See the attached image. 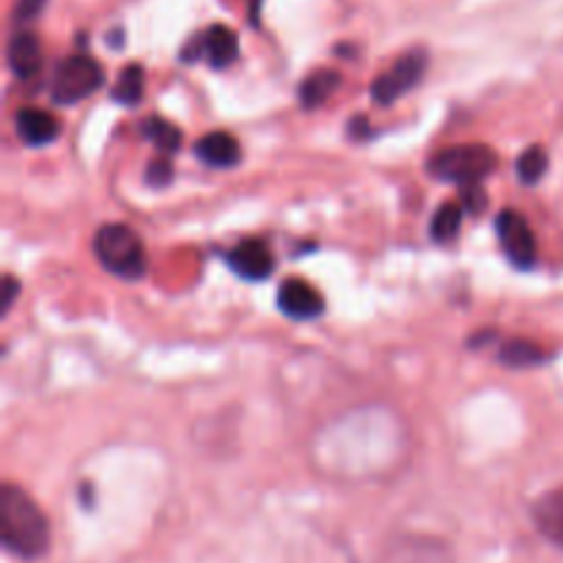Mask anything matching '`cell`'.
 <instances>
[{
    "instance_id": "cell-14",
    "label": "cell",
    "mask_w": 563,
    "mask_h": 563,
    "mask_svg": "<svg viewBox=\"0 0 563 563\" xmlns=\"http://www.w3.org/2000/svg\"><path fill=\"white\" fill-rule=\"evenodd\" d=\"M195 157L204 159L209 168H234L242 159L240 141L231 132H206L199 143H195Z\"/></svg>"
},
{
    "instance_id": "cell-6",
    "label": "cell",
    "mask_w": 563,
    "mask_h": 563,
    "mask_svg": "<svg viewBox=\"0 0 563 563\" xmlns=\"http://www.w3.org/2000/svg\"><path fill=\"white\" fill-rule=\"evenodd\" d=\"M236 59H240V39L229 25H209L199 36H193L188 41V48L182 50L184 64L206 61L212 69H226Z\"/></svg>"
},
{
    "instance_id": "cell-16",
    "label": "cell",
    "mask_w": 563,
    "mask_h": 563,
    "mask_svg": "<svg viewBox=\"0 0 563 563\" xmlns=\"http://www.w3.org/2000/svg\"><path fill=\"white\" fill-rule=\"evenodd\" d=\"M143 86H146V72L141 64L124 66L121 75H118L116 86H113V100L118 105L136 107L143 100Z\"/></svg>"
},
{
    "instance_id": "cell-24",
    "label": "cell",
    "mask_w": 563,
    "mask_h": 563,
    "mask_svg": "<svg viewBox=\"0 0 563 563\" xmlns=\"http://www.w3.org/2000/svg\"><path fill=\"white\" fill-rule=\"evenodd\" d=\"M17 294H20L17 278H12V276L3 278V294H0V308H3V314L14 306V297H17Z\"/></svg>"
},
{
    "instance_id": "cell-15",
    "label": "cell",
    "mask_w": 563,
    "mask_h": 563,
    "mask_svg": "<svg viewBox=\"0 0 563 563\" xmlns=\"http://www.w3.org/2000/svg\"><path fill=\"white\" fill-rule=\"evenodd\" d=\"M338 86H341L338 72L317 69L314 75H308L306 80H303V86H299V102H303V107L314 111V107L324 105V102L335 94Z\"/></svg>"
},
{
    "instance_id": "cell-8",
    "label": "cell",
    "mask_w": 563,
    "mask_h": 563,
    "mask_svg": "<svg viewBox=\"0 0 563 563\" xmlns=\"http://www.w3.org/2000/svg\"><path fill=\"white\" fill-rule=\"evenodd\" d=\"M278 308H281V314H286L289 319L311 322V319H319L324 314V297L319 289L311 286V283L292 278V281H286L278 289Z\"/></svg>"
},
{
    "instance_id": "cell-12",
    "label": "cell",
    "mask_w": 563,
    "mask_h": 563,
    "mask_svg": "<svg viewBox=\"0 0 563 563\" xmlns=\"http://www.w3.org/2000/svg\"><path fill=\"white\" fill-rule=\"evenodd\" d=\"M7 61H9V69H12L20 80H28V77L39 75L41 69L39 36L30 34V30H14L12 39H9Z\"/></svg>"
},
{
    "instance_id": "cell-19",
    "label": "cell",
    "mask_w": 563,
    "mask_h": 563,
    "mask_svg": "<svg viewBox=\"0 0 563 563\" xmlns=\"http://www.w3.org/2000/svg\"><path fill=\"white\" fill-rule=\"evenodd\" d=\"M462 218H464V209L462 204H443L440 209L435 212V218H432V240L435 242H451L453 236L459 234L462 229Z\"/></svg>"
},
{
    "instance_id": "cell-5",
    "label": "cell",
    "mask_w": 563,
    "mask_h": 563,
    "mask_svg": "<svg viewBox=\"0 0 563 563\" xmlns=\"http://www.w3.org/2000/svg\"><path fill=\"white\" fill-rule=\"evenodd\" d=\"M426 64H428L426 50H410V53H405L394 66H391V69L382 72V75L371 82V100L382 107L394 105L396 100L410 94L418 82L423 80Z\"/></svg>"
},
{
    "instance_id": "cell-17",
    "label": "cell",
    "mask_w": 563,
    "mask_h": 563,
    "mask_svg": "<svg viewBox=\"0 0 563 563\" xmlns=\"http://www.w3.org/2000/svg\"><path fill=\"white\" fill-rule=\"evenodd\" d=\"M143 136L149 138V141L157 146V152H163L165 157H170V154H177L179 146H182V132H179V127H174L170 121H165V118H146V121L141 124Z\"/></svg>"
},
{
    "instance_id": "cell-18",
    "label": "cell",
    "mask_w": 563,
    "mask_h": 563,
    "mask_svg": "<svg viewBox=\"0 0 563 563\" xmlns=\"http://www.w3.org/2000/svg\"><path fill=\"white\" fill-rule=\"evenodd\" d=\"M547 355L541 353V346L530 344V341H509V344H503V349H500V360H503L506 366H511V369H530V366H539L545 363Z\"/></svg>"
},
{
    "instance_id": "cell-13",
    "label": "cell",
    "mask_w": 563,
    "mask_h": 563,
    "mask_svg": "<svg viewBox=\"0 0 563 563\" xmlns=\"http://www.w3.org/2000/svg\"><path fill=\"white\" fill-rule=\"evenodd\" d=\"M534 525L552 547L563 550V487L545 492L530 509Z\"/></svg>"
},
{
    "instance_id": "cell-20",
    "label": "cell",
    "mask_w": 563,
    "mask_h": 563,
    "mask_svg": "<svg viewBox=\"0 0 563 563\" xmlns=\"http://www.w3.org/2000/svg\"><path fill=\"white\" fill-rule=\"evenodd\" d=\"M547 163H550V159H547V152L541 146L525 149V152L520 154V159H516V177H520V182L523 184L541 182Z\"/></svg>"
},
{
    "instance_id": "cell-4",
    "label": "cell",
    "mask_w": 563,
    "mask_h": 563,
    "mask_svg": "<svg viewBox=\"0 0 563 563\" xmlns=\"http://www.w3.org/2000/svg\"><path fill=\"white\" fill-rule=\"evenodd\" d=\"M105 82V72L91 55H69L53 72L50 94L59 105H77L86 97L97 94Z\"/></svg>"
},
{
    "instance_id": "cell-3",
    "label": "cell",
    "mask_w": 563,
    "mask_h": 563,
    "mask_svg": "<svg viewBox=\"0 0 563 563\" xmlns=\"http://www.w3.org/2000/svg\"><path fill=\"white\" fill-rule=\"evenodd\" d=\"M498 168V154L484 143H468V146H451L437 152L428 159V174L440 182L459 184V188H475Z\"/></svg>"
},
{
    "instance_id": "cell-11",
    "label": "cell",
    "mask_w": 563,
    "mask_h": 563,
    "mask_svg": "<svg viewBox=\"0 0 563 563\" xmlns=\"http://www.w3.org/2000/svg\"><path fill=\"white\" fill-rule=\"evenodd\" d=\"M14 127H17L20 141H25L28 146H50L61 136L59 116L41 111V107H20L17 116H14Z\"/></svg>"
},
{
    "instance_id": "cell-2",
    "label": "cell",
    "mask_w": 563,
    "mask_h": 563,
    "mask_svg": "<svg viewBox=\"0 0 563 563\" xmlns=\"http://www.w3.org/2000/svg\"><path fill=\"white\" fill-rule=\"evenodd\" d=\"M94 253L100 265L121 281H138L146 276V247L127 226H102L94 236Z\"/></svg>"
},
{
    "instance_id": "cell-23",
    "label": "cell",
    "mask_w": 563,
    "mask_h": 563,
    "mask_svg": "<svg viewBox=\"0 0 563 563\" xmlns=\"http://www.w3.org/2000/svg\"><path fill=\"white\" fill-rule=\"evenodd\" d=\"M487 206V195H482L478 184L475 188H462V209L464 212H482Z\"/></svg>"
},
{
    "instance_id": "cell-1",
    "label": "cell",
    "mask_w": 563,
    "mask_h": 563,
    "mask_svg": "<svg viewBox=\"0 0 563 563\" xmlns=\"http://www.w3.org/2000/svg\"><path fill=\"white\" fill-rule=\"evenodd\" d=\"M0 539L23 561H36L50 550L48 516L17 484L0 487Z\"/></svg>"
},
{
    "instance_id": "cell-21",
    "label": "cell",
    "mask_w": 563,
    "mask_h": 563,
    "mask_svg": "<svg viewBox=\"0 0 563 563\" xmlns=\"http://www.w3.org/2000/svg\"><path fill=\"white\" fill-rule=\"evenodd\" d=\"M170 179H174V165H170L168 157H159L154 159V163H149L146 182L152 184V188H165V184H170Z\"/></svg>"
},
{
    "instance_id": "cell-25",
    "label": "cell",
    "mask_w": 563,
    "mask_h": 563,
    "mask_svg": "<svg viewBox=\"0 0 563 563\" xmlns=\"http://www.w3.org/2000/svg\"><path fill=\"white\" fill-rule=\"evenodd\" d=\"M258 7V0H253V9H256Z\"/></svg>"
},
{
    "instance_id": "cell-22",
    "label": "cell",
    "mask_w": 563,
    "mask_h": 563,
    "mask_svg": "<svg viewBox=\"0 0 563 563\" xmlns=\"http://www.w3.org/2000/svg\"><path fill=\"white\" fill-rule=\"evenodd\" d=\"M44 3H48V0H17V3H14L12 20L14 23H30V20L39 17Z\"/></svg>"
},
{
    "instance_id": "cell-7",
    "label": "cell",
    "mask_w": 563,
    "mask_h": 563,
    "mask_svg": "<svg viewBox=\"0 0 563 563\" xmlns=\"http://www.w3.org/2000/svg\"><path fill=\"white\" fill-rule=\"evenodd\" d=\"M495 231H498V240L503 253L509 256V261L520 270H530L539 258V245H536L534 229L528 226V220L514 209H503L495 218Z\"/></svg>"
},
{
    "instance_id": "cell-9",
    "label": "cell",
    "mask_w": 563,
    "mask_h": 563,
    "mask_svg": "<svg viewBox=\"0 0 563 563\" xmlns=\"http://www.w3.org/2000/svg\"><path fill=\"white\" fill-rule=\"evenodd\" d=\"M382 563H451V550L437 539L407 536L387 545Z\"/></svg>"
},
{
    "instance_id": "cell-10",
    "label": "cell",
    "mask_w": 563,
    "mask_h": 563,
    "mask_svg": "<svg viewBox=\"0 0 563 563\" xmlns=\"http://www.w3.org/2000/svg\"><path fill=\"white\" fill-rule=\"evenodd\" d=\"M229 267L245 281H265L276 270V258L261 240H242L229 253Z\"/></svg>"
}]
</instances>
